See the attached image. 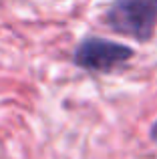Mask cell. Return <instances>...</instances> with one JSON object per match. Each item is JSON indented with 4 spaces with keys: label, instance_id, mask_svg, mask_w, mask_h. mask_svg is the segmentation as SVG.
Segmentation results:
<instances>
[{
    "label": "cell",
    "instance_id": "obj_1",
    "mask_svg": "<svg viewBox=\"0 0 157 159\" xmlns=\"http://www.w3.org/2000/svg\"><path fill=\"white\" fill-rule=\"evenodd\" d=\"M105 20L111 30L147 43L157 24V0H115Z\"/></svg>",
    "mask_w": 157,
    "mask_h": 159
},
{
    "label": "cell",
    "instance_id": "obj_2",
    "mask_svg": "<svg viewBox=\"0 0 157 159\" xmlns=\"http://www.w3.org/2000/svg\"><path fill=\"white\" fill-rule=\"evenodd\" d=\"M133 57V48L101 36H87L75 48L73 61L89 73H113Z\"/></svg>",
    "mask_w": 157,
    "mask_h": 159
},
{
    "label": "cell",
    "instance_id": "obj_3",
    "mask_svg": "<svg viewBox=\"0 0 157 159\" xmlns=\"http://www.w3.org/2000/svg\"><path fill=\"white\" fill-rule=\"evenodd\" d=\"M149 137L153 139V143H157V121L153 125H151V129H149Z\"/></svg>",
    "mask_w": 157,
    "mask_h": 159
}]
</instances>
